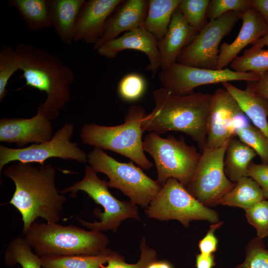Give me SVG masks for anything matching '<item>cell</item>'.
I'll use <instances>...</instances> for the list:
<instances>
[{
    "label": "cell",
    "instance_id": "836d02e7",
    "mask_svg": "<svg viewBox=\"0 0 268 268\" xmlns=\"http://www.w3.org/2000/svg\"><path fill=\"white\" fill-rule=\"evenodd\" d=\"M139 249L140 258L137 263L128 264L122 255L115 252L108 260L107 264L103 265L101 268H146L149 263L157 259L156 251L148 246L144 237L140 240Z\"/></svg>",
    "mask_w": 268,
    "mask_h": 268
},
{
    "label": "cell",
    "instance_id": "8d00e7d4",
    "mask_svg": "<svg viewBox=\"0 0 268 268\" xmlns=\"http://www.w3.org/2000/svg\"><path fill=\"white\" fill-rule=\"evenodd\" d=\"M251 7V0H210L206 17L210 21L218 18L228 12L242 13Z\"/></svg>",
    "mask_w": 268,
    "mask_h": 268
},
{
    "label": "cell",
    "instance_id": "e0dca14e",
    "mask_svg": "<svg viewBox=\"0 0 268 268\" xmlns=\"http://www.w3.org/2000/svg\"><path fill=\"white\" fill-rule=\"evenodd\" d=\"M122 1L85 0L76 17L74 41L94 45L103 35L107 19Z\"/></svg>",
    "mask_w": 268,
    "mask_h": 268
},
{
    "label": "cell",
    "instance_id": "9c48e42d",
    "mask_svg": "<svg viewBox=\"0 0 268 268\" xmlns=\"http://www.w3.org/2000/svg\"><path fill=\"white\" fill-rule=\"evenodd\" d=\"M151 218L177 220L185 227L193 220L211 223L219 221L218 213L195 198L177 180L169 178L144 210Z\"/></svg>",
    "mask_w": 268,
    "mask_h": 268
},
{
    "label": "cell",
    "instance_id": "7c38bea8",
    "mask_svg": "<svg viewBox=\"0 0 268 268\" xmlns=\"http://www.w3.org/2000/svg\"><path fill=\"white\" fill-rule=\"evenodd\" d=\"M240 14L229 11L207 22L193 40L183 49L177 62L188 66L217 69L219 44L240 19Z\"/></svg>",
    "mask_w": 268,
    "mask_h": 268
},
{
    "label": "cell",
    "instance_id": "ee69618b",
    "mask_svg": "<svg viewBox=\"0 0 268 268\" xmlns=\"http://www.w3.org/2000/svg\"><path fill=\"white\" fill-rule=\"evenodd\" d=\"M252 47L262 48L264 46L268 47V33L252 44Z\"/></svg>",
    "mask_w": 268,
    "mask_h": 268
},
{
    "label": "cell",
    "instance_id": "4dcf8cb0",
    "mask_svg": "<svg viewBox=\"0 0 268 268\" xmlns=\"http://www.w3.org/2000/svg\"><path fill=\"white\" fill-rule=\"evenodd\" d=\"M235 135L255 151L262 163L268 164V140L258 129L248 123L237 129Z\"/></svg>",
    "mask_w": 268,
    "mask_h": 268
},
{
    "label": "cell",
    "instance_id": "277c9868",
    "mask_svg": "<svg viewBox=\"0 0 268 268\" xmlns=\"http://www.w3.org/2000/svg\"><path fill=\"white\" fill-rule=\"evenodd\" d=\"M23 234L39 257L97 255L107 249L109 243L102 232L54 222L35 221Z\"/></svg>",
    "mask_w": 268,
    "mask_h": 268
},
{
    "label": "cell",
    "instance_id": "60d3db41",
    "mask_svg": "<svg viewBox=\"0 0 268 268\" xmlns=\"http://www.w3.org/2000/svg\"><path fill=\"white\" fill-rule=\"evenodd\" d=\"M216 265L214 254H197L196 257V268H212Z\"/></svg>",
    "mask_w": 268,
    "mask_h": 268
},
{
    "label": "cell",
    "instance_id": "b9f144b4",
    "mask_svg": "<svg viewBox=\"0 0 268 268\" xmlns=\"http://www.w3.org/2000/svg\"><path fill=\"white\" fill-rule=\"evenodd\" d=\"M252 7L262 15L268 25V0H251Z\"/></svg>",
    "mask_w": 268,
    "mask_h": 268
},
{
    "label": "cell",
    "instance_id": "9a60e30c",
    "mask_svg": "<svg viewBox=\"0 0 268 268\" xmlns=\"http://www.w3.org/2000/svg\"><path fill=\"white\" fill-rule=\"evenodd\" d=\"M53 127L49 119L40 113L23 119L4 117L0 120V141L15 143L18 148L29 143H40L53 138Z\"/></svg>",
    "mask_w": 268,
    "mask_h": 268
},
{
    "label": "cell",
    "instance_id": "7bdbcfd3",
    "mask_svg": "<svg viewBox=\"0 0 268 268\" xmlns=\"http://www.w3.org/2000/svg\"><path fill=\"white\" fill-rule=\"evenodd\" d=\"M146 268H173L172 264L163 260H155L148 264Z\"/></svg>",
    "mask_w": 268,
    "mask_h": 268
},
{
    "label": "cell",
    "instance_id": "74e56055",
    "mask_svg": "<svg viewBox=\"0 0 268 268\" xmlns=\"http://www.w3.org/2000/svg\"><path fill=\"white\" fill-rule=\"evenodd\" d=\"M248 176L261 187L265 199L268 200V164H256L252 161L248 168Z\"/></svg>",
    "mask_w": 268,
    "mask_h": 268
},
{
    "label": "cell",
    "instance_id": "5bb4252c",
    "mask_svg": "<svg viewBox=\"0 0 268 268\" xmlns=\"http://www.w3.org/2000/svg\"><path fill=\"white\" fill-rule=\"evenodd\" d=\"M242 112L235 99L225 88L217 89L212 94L205 146L218 148L234 137V122Z\"/></svg>",
    "mask_w": 268,
    "mask_h": 268
},
{
    "label": "cell",
    "instance_id": "4316f807",
    "mask_svg": "<svg viewBox=\"0 0 268 268\" xmlns=\"http://www.w3.org/2000/svg\"><path fill=\"white\" fill-rule=\"evenodd\" d=\"M115 253L106 249L94 255H46L41 256L42 268H101Z\"/></svg>",
    "mask_w": 268,
    "mask_h": 268
},
{
    "label": "cell",
    "instance_id": "7a4b0ae2",
    "mask_svg": "<svg viewBox=\"0 0 268 268\" xmlns=\"http://www.w3.org/2000/svg\"><path fill=\"white\" fill-rule=\"evenodd\" d=\"M155 107L145 114L143 131L159 135L178 131L190 136L202 150L207 137V120L212 94L193 92L180 96L163 88L153 92Z\"/></svg>",
    "mask_w": 268,
    "mask_h": 268
},
{
    "label": "cell",
    "instance_id": "3957f363",
    "mask_svg": "<svg viewBox=\"0 0 268 268\" xmlns=\"http://www.w3.org/2000/svg\"><path fill=\"white\" fill-rule=\"evenodd\" d=\"M15 50L20 60L22 77L28 86L45 92L47 98L37 108L51 120H55L60 110L70 99L69 85L75 78L72 70L46 51L24 43L17 44Z\"/></svg>",
    "mask_w": 268,
    "mask_h": 268
},
{
    "label": "cell",
    "instance_id": "8fae6325",
    "mask_svg": "<svg viewBox=\"0 0 268 268\" xmlns=\"http://www.w3.org/2000/svg\"><path fill=\"white\" fill-rule=\"evenodd\" d=\"M74 131L73 124L65 123L48 141L33 143L22 148H12L0 145V174L4 166L15 161L42 165L49 158H59L85 163L88 161L87 155L76 143L70 141Z\"/></svg>",
    "mask_w": 268,
    "mask_h": 268
},
{
    "label": "cell",
    "instance_id": "83f0119b",
    "mask_svg": "<svg viewBox=\"0 0 268 268\" xmlns=\"http://www.w3.org/2000/svg\"><path fill=\"white\" fill-rule=\"evenodd\" d=\"M24 237L14 238L8 243L3 256L5 265L19 264L22 268H42L40 257L34 253Z\"/></svg>",
    "mask_w": 268,
    "mask_h": 268
},
{
    "label": "cell",
    "instance_id": "d4e9b609",
    "mask_svg": "<svg viewBox=\"0 0 268 268\" xmlns=\"http://www.w3.org/2000/svg\"><path fill=\"white\" fill-rule=\"evenodd\" d=\"M181 0H149L144 27L160 41L165 35Z\"/></svg>",
    "mask_w": 268,
    "mask_h": 268
},
{
    "label": "cell",
    "instance_id": "e575fe53",
    "mask_svg": "<svg viewBox=\"0 0 268 268\" xmlns=\"http://www.w3.org/2000/svg\"><path fill=\"white\" fill-rule=\"evenodd\" d=\"M233 268H268V249L263 239H252L246 247L244 261Z\"/></svg>",
    "mask_w": 268,
    "mask_h": 268
},
{
    "label": "cell",
    "instance_id": "5b68a950",
    "mask_svg": "<svg viewBox=\"0 0 268 268\" xmlns=\"http://www.w3.org/2000/svg\"><path fill=\"white\" fill-rule=\"evenodd\" d=\"M145 111L139 105L130 106L123 124L104 126L85 124L81 128L80 138L83 144L109 150L123 155L145 170L153 164L146 158L143 149L142 122Z\"/></svg>",
    "mask_w": 268,
    "mask_h": 268
},
{
    "label": "cell",
    "instance_id": "44dd1931",
    "mask_svg": "<svg viewBox=\"0 0 268 268\" xmlns=\"http://www.w3.org/2000/svg\"><path fill=\"white\" fill-rule=\"evenodd\" d=\"M222 85L235 99L254 126L268 140V100L259 96L247 87L245 90H242L229 82H222Z\"/></svg>",
    "mask_w": 268,
    "mask_h": 268
},
{
    "label": "cell",
    "instance_id": "8992f818",
    "mask_svg": "<svg viewBox=\"0 0 268 268\" xmlns=\"http://www.w3.org/2000/svg\"><path fill=\"white\" fill-rule=\"evenodd\" d=\"M108 182L100 179L90 166H86L83 179L71 186L60 191L62 194L70 192L74 198L79 191L85 192L97 204L104 209L101 212L95 209L93 213L99 221L88 222L79 217L76 219L82 226L89 230L101 232L112 230L116 232L122 221L133 218L141 221L138 205L129 201H121L114 197L108 190Z\"/></svg>",
    "mask_w": 268,
    "mask_h": 268
},
{
    "label": "cell",
    "instance_id": "ab89813d",
    "mask_svg": "<svg viewBox=\"0 0 268 268\" xmlns=\"http://www.w3.org/2000/svg\"><path fill=\"white\" fill-rule=\"evenodd\" d=\"M247 87L268 100V71L261 75L259 80L247 82Z\"/></svg>",
    "mask_w": 268,
    "mask_h": 268
},
{
    "label": "cell",
    "instance_id": "d6986e66",
    "mask_svg": "<svg viewBox=\"0 0 268 268\" xmlns=\"http://www.w3.org/2000/svg\"><path fill=\"white\" fill-rule=\"evenodd\" d=\"M242 25L236 38L230 44L220 47L217 69H222L249 44H252L268 33V25L260 13L251 7L240 14Z\"/></svg>",
    "mask_w": 268,
    "mask_h": 268
},
{
    "label": "cell",
    "instance_id": "ac0fdd59",
    "mask_svg": "<svg viewBox=\"0 0 268 268\" xmlns=\"http://www.w3.org/2000/svg\"><path fill=\"white\" fill-rule=\"evenodd\" d=\"M148 8L147 0H122L107 19L103 35L93 45V49L97 50L122 32L143 26Z\"/></svg>",
    "mask_w": 268,
    "mask_h": 268
},
{
    "label": "cell",
    "instance_id": "484cf974",
    "mask_svg": "<svg viewBox=\"0 0 268 268\" xmlns=\"http://www.w3.org/2000/svg\"><path fill=\"white\" fill-rule=\"evenodd\" d=\"M264 199L260 185L250 177L246 176L236 182L234 187L222 197L219 204L246 210Z\"/></svg>",
    "mask_w": 268,
    "mask_h": 268
},
{
    "label": "cell",
    "instance_id": "d590c367",
    "mask_svg": "<svg viewBox=\"0 0 268 268\" xmlns=\"http://www.w3.org/2000/svg\"><path fill=\"white\" fill-rule=\"evenodd\" d=\"M248 222L256 230L258 237H268V200L264 199L245 210Z\"/></svg>",
    "mask_w": 268,
    "mask_h": 268
},
{
    "label": "cell",
    "instance_id": "7402d4cb",
    "mask_svg": "<svg viewBox=\"0 0 268 268\" xmlns=\"http://www.w3.org/2000/svg\"><path fill=\"white\" fill-rule=\"evenodd\" d=\"M85 0H49L50 14L55 33L67 45L74 41L76 17Z\"/></svg>",
    "mask_w": 268,
    "mask_h": 268
},
{
    "label": "cell",
    "instance_id": "2e32d148",
    "mask_svg": "<svg viewBox=\"0 0 268 268\" xmlns=\"http://www.w3.org/2000/svg\"><path fill=\"white\" fill-rule=\"evenodd\" d=\"M135 50L143 52L148 59L146 69L154 77L160 68V56L156 38L143 26L125 32L120 37L111 40L99 47V55L107 59L115 58L121 51Z\"/></svg>",
    "mask_w": 268,
    "mask_h": 268
},
{
    "label": "cell",
    "instance_id": "52a82bcc",
    "mask_svg": "<svg viewBox=\"0 0 268 268\" xmlns=\"http://www.w3.org/2000/svg\"><path fill=\"white\" fill-rule=\"evenodd\" d=\"M142 146L154 161L156 181L162 187L169 178L177 180L185 188L188 186L201 155L194 145H188L183 136L179 139L170 135L163 138L151 132L144 138Z\"/></svg>",
    "mask_w": 268,
    "mask_h": 268
},
{
    "label": "cell",
    "instance_id": "30bf717a",
    "mask_svg": "<svg viewBox=\"0 0 268 268\" xmlns=\"http://www.w3.org/2000/svg\"><path fill=\"white\" fill-rule=\"evenodd\" d=\"M229 140L216 148L204 146L196 171L186 187L195 198L207 207L219 204L222 197L236 183L227 177L224 171V155Z\"/></svg>",
    "mask_w": 268,
    "mask_h": 268
},
{
    "label": "cell",
    "instance_id": "1f68e13d",
    "mask_svg": "<svg viewBox=\"0 0 268 268\" xmlns=\"http://www.w3.org/2000/svg\"><path fill=\"white\" fill-rule=\"evenodd\" d=\"M146 86V80L141 74L135 72L129 73L119 81L117 92L123 100L133 102L143 96Z\"/></svg>",
    "mask_w": 268,
    "mask_h": 268
},
{
    "label": "cell",
    "instance_id": "d6a6232c",
    "mask_svg": "<svg viewBox=\"0 0 268 268\" xmlns=\"http://www.w3.org/2000/svg\"><path fill=\"white\" fill-rule=\"evenodd\" d=\"M209 0H181L178 8L187 23L199 32L206 22Z\"/></svg>",
    "mask_w": 268,
    "mask_h": 268
},
{
    "label": "cell",
    "instance_id": "cb8c5ba5",
    "mask_svg": "<svg viewBox=\"0 0 268 268\" xmlns=\"http://www.w3.org/2000/svg\"><path fill=\"white\" fill-rule=\"evenodd\" d=\"M28 29L36 32L52 27L49 0H10Z\"/></svg>",
    "mask_w": 268,
    "mask_h": 268
},
{
    "label": "cell",
    "instance_id": "6da1fadb",
    "mask_svg": "<svg viewBox=\"0 0 268 268\" xmlns=\"http://www.w3.org/2000/svg\"><path fill=\"white\" fill-rule=\"evenodd\" d=\"M14 183L15 189L9 201L20 212L23 223L22 233L39 217L47 222L58 223L66 197L56 188V169L51 165L39 167L18 162L3 172Z\"/></svg>",
    "mask_w": 268,
    "mask_h": 268
},
{
    "label": "cell",
    "instance_id": "f1b7e54d",
    "mask_svg": "<svg viewBox=\"0 0 268 268\" xmlns=\"http://www.w3.org/2000/svg\"><path fill=\"white\" fill-rule=\"evenodd\" d=\"M232 70L239 72H252L262 75L268 71V49L252 47L235 58L230 64Z\"/></svg>",
    "mask_w": 268,
    "mask_h": 268
},
{
    "label": "cell",
    "instance_id": "f35d334b",
    "mask_svg": "<svg viewBox=\"0 0 268 268\" xmlns=\"http://www.w3.org/2000/svg\"><path fill=\"white\" fill-rule=\"evenodd\" d=\"M222 221L211 223L206 235L200 241L199 248L200 253L203 255H211L216 251L218 239L215 235V232L223 224Z\"/></svg>",
    "mask_w": 268,
    "mask_h": 268
},
{
    "label": "cell",
    "instance_id": "4fadbf2b",
    "mask_svg": "<svg viewBox=\"0 0 268 268\" xmlns=\"http://www.w3.org/2000/svg\"><path fill=\"white\" fill-rule=\"evenodd\" d=\"M261 75L252 72H239L230 69H209L188 66L177 62L165 70H161L159 78L162 88L176 95H186L193 93L200 86L243 80L256 81Z\"/></svg>",
    "mask_w": 268,
    "mask_h": 268
},
{
    "label": "cell",
    "instance_id": "f546056e",
    "mask_svg": "<svg viewBox=\"0 0 268 268\" xmlns=\"http://www.w3.org/2000/svg\"><path fill=\"white\" fill-rule=\"evenodd\" d=\"M20 70V60L15 49L2 45L0 49V102L8 93L6 86L14 72Z\"/></svg>",
    "mask_w": 268,
    "mask_h": 268
},
{
    "label": "cell",
    "instance_id": "ba28073f",
    "mask_svg": "<svg viewBox=\"0 0 268 268\" xmlns=\"http://www.w3.org/2000/svg\"><path fill=\"white\" fill-rule=\"evenodd\" d=\"M87 158L96 173L101 172L108 177L109 187L119 189L141 207H147L162 188L156 180L149 177L132 161L120 162L96 147L88 153Z\"/></svg>",
    "mask_w": 268,
    "mask_h": 268
},
{
    "label": "cell",
    "instance_id": "ffe728a7",
    "mask_svg": "<svg viewBox=\"0 0 268 268\" xmlns=\"http://www.w3.org/2000/svg\"><path fill=\"white\" fill-rule=\"evenodd\" d=\"M198 32L187 23L177 8L172 15L165 35L157 42L161 70H165L177 62L183 49L193 40Z\"/></svg>",
    "mask_w": 268,
    "mask_h": 268
},
{
    "label": "cell",
    "instance_id": "603a6c76",
    "mask_svg": "<svg viewBox=\"0 0 268 268\" xmlns=\"http://www.w3.org/2000/svg\"><path fill=\"white\" fill-rule=\"evenodd\" d=\"M256 154L254 149L235 136L231 138L224 159V171L227 177L236 183L241 178L248 176V166Z\"/></svg>",
    "mask_w": 268,
    "mask_h": 268
}]
</instances>
